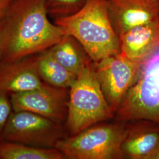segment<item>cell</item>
I'll return each instance as SVG.
<instances>
[{"mask_svg":"<svg viewBox=\"0 0 159 159\" xmlns=\"http://www.w3.org/2000/svg\"><path fill=\"white\" fill-rule=\"evenodd\" d=\"M65 34L61 27L50 20L44 0H12L0 23V63L45 51Z\"/></svg>","mask_w":159,"mask_h":159,"instance_id":"1","label":"cell"},{"mask_svg":"<svg viewBox=\"0 0 159 159\" xmlns=\"http://www.w3.org/2000/svg\"><path fill=\"white\" fill-rule=\"evenodd\" d=\"M54 23L79 41L93 63L121 52L119 37L110 19L107 0H87L79 11L57 18Z\"/></svg>","mask_w":159,"mask_h":159,"instance_id":"2","label":"cell"},{"mask_svg":"<svg viewBox=\"0 0 159 159\" xmlns=\"http://www.w3.org/2000/svg\"><path fill=\"white\" fill-rule=\"evenodd\" d=\"M114 114L104 96L91 63L77 74L70 87L66 129L70 136H74L91 125L112 119Z\"/></svg>","mask_w":159,"mask_h":159,"instance_id":"3","label":"cell"},{"mask_svg":"<svg viewBox=\"0 0 159 159\" xmlns=\"http://www.w3.org/2000/svg\"><path fill=\"white\" fill-rule=\"evenodd\" d=\"M125 122L97 123L79 133L63 137L55 148L69 159H121Z\"/></svg>","mask_w":159,"mask_h":159,"instance_id":"4","label":"cell"},{"mask_svg":"<svg viewBox=\"0 0 159 159\" xmlns=\"http://www.w3.org/2000/svg\"><path fill=\"white\" fill-rule=\"evenodd\" d=\"M116 113L125 123L148 120L159 124V50L144 63Z\"/></svg>","mask_w":159,"mask_h":159,"instance_id":"5","label":"cell"},{"mask_svg":"<svg viewBox=\"0 0 159 159\" xmlns=\"http://www.w3.org/2000/svg\"><path fill=\"white\" fill-rule=\"evenodd\" d=\"M144 64L121 52L93 63L97 79L114 113L127 92L139 78Z\"/></svg>","mask_w":159,"mask_h":159,"instance_id":"6","label":"cell"},{"mask_svg":"<svg viewBox=\"0 0 159 159\" xmlns=\"http://www.w3.org/2000/svg\"><path fill=\"white\" fill-rule=\"evenodd\" d=\"M64 137L61 124L37 114L13 111L1 140L20 143L38 148H55Z\"/></svg>","mask_w":159,"mask_h":159,"instance_id":"7","label":"cell"},{"mask_svg":"<svg viewBox=\"0 0 159 159\" xmlns=\"http://www.w3.org/2000/svg\"><path fill=\"white\" fill-rule=\"evenodd\" d=\"M70 88L45 83L39 88L10 95L13 111L37 114L62 124L67 119Z\"/></svg>","mask_w":159,"mask_h":159,"instance_id":"8","label":"cell"},{"mask_svg":"<svg viewBox=\"0 0 159 159\" xmlns=\"http://www.w3.org/2000/svg\"><path fill=\"white\" fill-rule=\"evenodd\" d=\"M108 14L119 37L137 26L159 18V0H107Z\"/></svg>","mask_w":159,"mask_h":159,"instance_id":"9","label":"cell"},{"mask_svg":"<svg viewBox=\"0 0 159 159\" xmlns=\"http://www.w3.org/2000/svg\"><path fill=\"white\" fill-rule=\"evenodd\" d=\"M159 144V124L136 120L125 125L121 150L123 158L148 159Z\"/></svg>","mask_w":159,"mask_h":159,"instance_id":"10","label":"cell"},{"mask_svg":"<svg viewBox=\"0 0 159 159\" xmlns=\"http://www.w3.org/2000/svg\"><path fill=\"white\" fill-rule=\"evenodd\" d=\"M44 84L37 73L35 54L12 62L0 63V91L10 95L39 88Z\"/></svg>","mask_w":159,"mask_h":159,"instance_id":"11","label":"cell"},{"mask_svg":"<svg viewBox=\"0 0 159 159\" xmlns=\"http://www.w3.org/2000/svg\"><path fill=\"white\" fill-rule=\"evenodd\" d=\"M119 37L121 53L145 63L159 50V18L130 29Z\"/></svg>","mask_w":159,"mask_h":159,"instance_id":"12","label":"cell"},{"mask_svg":"<svg viewBox=\"0 0 159 159\" xmlns=\"http://www.w3.org/2000/svg\"><path fill=\"white\" fill-rule=\"evenodd\" d=\"M48 50L58 63L76 75L93 63L83 46L69 34H65L61 40Z\"/></svg>","mask_w":159,"mask_h":159,"instance_id":"13","label":"cell"},{"mask_svg":"<svg viewBox=\"0 0 159 159\" xmlns=\"http://www.w3.org/2000/svg\"><path fill=\"white\" fill-rule=\"evenodd\" d=\"M35 63L41 79L52 86L70 88L77 75L58 63L48 50L35 54Z\"/></svg>","mask_w":159,"mask_h":159,"instance_id":"14","label":"cell"},{"mask_svg":"<svg viewBox=\"0 0 159 159\" xmlns=\"http://www.w3.org/2000/svg\"><path fill=\"white\" fill-rule=\"evenodd\" d=\"M57 148H38L0 140V159H64Z\"/></svg>","mask_w":159,"mask_h":159,"instance_id":"15","label":"cell"},{"mask_svg":"<svg viewBox=\"0 0 159 159\" xmlns=\"http://www.w3.org/2000/svg\"><path fill=\"white\" fill-rule=\"evenodd\" d=\"M49 17L54 20L72 15L79 11L87 0H44Z\"/></svg>","mask_w":159,"mask_h":159,"instance_id":"16","label":"cell"},{"mask_svg":"<svg viewBox=\"0 0 159 159\" xmlns=\"http://www.w3.org/2000/svg\"><path fill=\"white\" fill-rule=\"evenodd\" d=\"M13 109L10 95L0 91V140Z\"/></svg>","mask_w":159,"mask_h":159,"instance_id":"17","label":"cell"},{"mask_svg":"<svg viewBox=\"0 0 159 159\" xmlns=\"http://www.w3.org/2000/svg\"><path fill=\"white\" fill-rule=\"evenodd\" d=\"M12 0H0V11L5 10Z\"/></svg>","mask_w":159,"mask_h":159,"instance_id":"18","label":"cell"},{"mask_svg":"<svg viewBox=\"0 0 159 159\" xmlns=\"http://www.w3.org/2000/svg\"><path fill=\"white\" fill-rule=\"evenodd\" d=\"M148 159H159V144L158 146L155 149Z\"/></svg>","mask_w":159,"mask_h":159,"instance_id":"19","label":"cell"},{"mask_svg":"<svg viewBox=\"0 0 159 159\" xmlns=\"http://www.w3.org/2000/svg\"><path fill=\"white\" fill-rule=\"evenodd\" d=\"M4 11H0V23H1V18L2 16ZM0 54H1V41H0Z\"/></svg>","mask_w":159,"mask_h":159,"instance_id":"20","label":"cell"}]
</instances>
